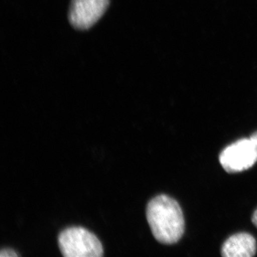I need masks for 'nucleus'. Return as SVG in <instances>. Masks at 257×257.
I'll use <instances>...</instances> for the list:
<instances>
[{"instance_id":"nucleus-1","label":"nucleus","mask_w":257,"mask_h":257,"mask_svg":"<svg viewBox=\"0 0 257 257\" xmlns=\"http://www.w3.org/2000/svg\"><path fill=\"white\" fill-rule=\"evenodd\" d=\"M146 215L152 234L159 242L173 244L184 231V219L178 202L169 196L159 195L147 204Z\"/></svg>"},{"instance_id":"nucleus-2","label":"nucleus","mask_w":257,"mask_h":257,"mask_svg":"<svg viewBox=\"0 0 257 257\" xmlns=\"http://www.w3.org/2000/svg\"><path fill=\"white\" fill-rule=\"evenodd\" d=\"M58 244L65 257H101L104 254L99 239L81 226H72L61 231Z\"/></svg>"},{"instance_id":"nucleus-3","label":"nucleus","mask_w":257,"mask_h":257,"mask_svg":"<svg viewBox=\"0 0 257 257\" xmlns=\"http://www.w3.org/2000/svg\"><path fill=\"white\" fill-rule=\"evenodd\" d=\"M257 162V145L251 139H242L226 147L219 155V162L229 173L247 170Z\"/></svg>"},{"instance_id":"nucleus-4","label":"nucleus","mask_w":257,"mask_h":257,"mask_svg":"<svg viewBox=\"0 0 257 257\" xmlns=\"http://www.w3.org/2000/svg\"><path fill=\"white\" fill-rule=\"evenodd\" d=\"M109 0H72L69 19L74 28L87 30L105 13Z\"/></svg>"},{"instance_id":"nucleus-5","label":"nucleus","mask_w":257,"mask_h":257,"mask_svg":"<svg viewBox=\"0 0 257 257\" xmlns=\"http://www.w3.org/2000/svg\"><path fill=\"white\" fill-rule=\"evenodd\" d=\"M256 252V240L248 233H239L230 236L221 248V255L224 257H251Z\"/></svg>"},{"instance_id":"nucleus-6","label":"nucleus","mask_w":257,"mask_h":257,"mask_svg":"<svg viewBox=\"0 0 257 257\" xmlns=\"http://www.w3.org/2000/svg\"><path fill=\"white\" fill-rule=\"evenodd\" d=\"M18 253L15 252V250L12 249V248H4L2 250L1 253H0V256L1 257H15L18 256Z\"/></svg>"},{"instance_id":"nucleus-7","label":"nucleus","mask_w":257,"mask_h":257,"mask_svg":"<svg viewBox=\"0 0 257 257\" xmlns=\"http://www.w3.org/2000/svg\"><path fill=\"white\" fill-rule=\"evenodd\" d=\"M252 222L253 224L257 227V209L254 211L252 216Z\"/></svg>"},{"instance_id":"nucleus-8","label":"nucleus","mask_w":257,"mask_h":257,"mask_svg":"<svg viewBox=\"0 0 257 257\" xmlns=\"http://www.w3.org/2000/svg\"><path fill=\"white\" fill-rule=\"evenodd\" d=\"M250 139H251V140H252L253 143L256 144V145H257V132H256V133H253V135H251V138H250Z\"/></svg>"}]
</instances>
